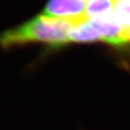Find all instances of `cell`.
<instances>
[{
    "instance_id": "1",
    "label": "cell",
    "mask_w": 130,
    "mask_h": 130,
    "mask_svg": "<svg viewBox=\"0 0 130 130\" xmlns=\"http://www.w3.org/2000/svg\"><path fill=\"white\" fill-rule=\"evenodd\" d=\"M87 15L78 19H57L44 14L35 16L28 21L5 30L0 35V46L4 49L27 44L41 43L52 49L69 44V34L73 26Z\"/></svg>"
},
{
    "instance_id": "2",
    "label": "cell",
    "mask_w": 130,
    "mask_h": 130,
    "mask_svg": "<svg viewBox=\"0 0 130 130\" xmlns=\"http://www.w3.org/2000/svg\"><path fill=\"white\" fill-rule=\"evenodd\" d=\"M101 35V41L117 47L130 46V35L118 24L112 14L90 19Z\"/></svg>"
},
{
    "instance_id": "3",
    "label": "cell",
    "mask_w": 130,
    "mask_h": 130,
    "mask_svg": "<svg viewBox=\"0 0 130 130\" xmlns=\"http://www.w3.org/2000/svg\"><path fill=\"white\" fill-rule=\"evenodd\" d=\"M88 0H48L42 14L57 19H78L86 15Z\"/></svg>"
},
{
    "instance_id": "4",
    "label": "cell",
    "mask_w": 130,
    "mask_h": 130,
    "mask_svg": "<svg viewBox=\"0 0 130 130\" xmlns=\"http://www.w3.org/2000/svg\"><path fill=\"white\" fill-rule=\"evenodd\" d=\"M69 43H92L101 41V35L89 18L76 23L69 34Z\"/></svg>"
},
{
    "instance_id": "5",
    "label": "cell",
    "mask_w": 130,
    "mask_h": 130,
    "mask_svg": "<svg viewBox=\"0 0 130 130\" xmlns=\"http://www.w3.org/2000/svg\"><path fill=\"white\" fill-rule=\"evenodd\" d=\"M117 0H88L86 15L89 19L113 14Z\"/></svg>"
},
{
    "instance_id": "6",
    "label": "cell",
    "mask_w": 130,
    "mask_h": 130,
    "mask_svg": "<svg viewBox=\"0 0 130 130\" xmlns=\"http://www.w3.org/2000/svg\"><path fill=\"white\" fill-rule=\"evenodd\" d=\"M113 16L118 24L130 35V0H117Z\"/></svg>"
}]
</instances>
